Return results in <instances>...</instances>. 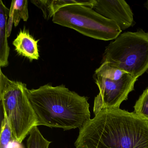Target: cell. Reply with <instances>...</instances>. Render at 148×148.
Masks as SVG:
<instances>
[{
  "mask_svg": "<svg viewBox=\"0 0 148 148\" xmlns=\"http://www.w3.org/2000/svg\"><path fill=\"white\" fill-rule=\"evenodd\" d=\"M9 148H24V147H22L21 143L14 141L10 144Z\"/></svg>",
  "mask_w": 148,
  "mask_h": 148,
  "instance_id": "obj_16",
  "label": "cell"
},
{
  "mask_svg": "<svg viewBox=\"0 0 148 148\" xmlns=\"http://www.w3.org/2000/svg\"><path fill=\"white\" fill-rule=\"evenodd\" d=\"M51 142L44 137L38 126L33 127L27 140V148H49Z\"/></svg>",
  "mask_w": 148,
  "mask_h": 148,
  "instance_id": "obj_13",
  "label": "cell"
},
{
  "mask_svg": "<svg viewBox=\"0 0 148 148\" xmlns=\"http://www.w3.org/2000/svg\"><path fill=\"white\" fill-rule=\"evenodd\" d=\"M95 82L99 93L95 97L93 112L97 115L105 108H118L128 99L129 93L133 90L137 79L126 73L117 81H113L95 76Z\"/></svg>",
  "mask_w": 148,
  "mask_h": 148,
  "instance_id": "obj_6",
  "label": "cell"
},
{
  "mask_svg": "<svg viewBox=\"0 0 148 148\" xmlns=\"http://www.w3.org/2000/svg\"><path fill=\"white\" fill-rule=\"evenodd\" d=\"M28 97L38 118V126L64 131L82 128L90 119L88 98L64 85L50 84L28 90Z\"/></svg>",
  "mask_w": 148,
  "mask_h": 148,
  "instance_id": "obj_2",
  "label": "cell"
},
{
  "mask_svg": "<svg viewBox=\"0 0 148 148\" xmlns=\"http://www.w3.org/2000/svg\"><path fill=\"white\" fill-rule=\"evenodd\" d=\"M31 2L42 10L44 18L48 20L53 18L58 10L66 6L79 5L92 8L94 0H34Z\"/></svg>",
  "mask_w": 148,
  "mask_h": 148,
  "instance_id": "obj_9",
  "label": "cell"
},
{
  "mask_svg": "<svg viewBox=\"0 0 148 148\" xmlns=\"http://www.w3.org/2000/svg\"><path fill=\"white\" fill-rule=\"evenodd\" d=\"M147 6H148V1L147 2Z\"/></svg>",
  "mask_w": 148,
  "mask_h": 148,
  "instance_id": "obj_18",
  "label": "cell"
},
{
  "mask_svg": "<svg viewBox=\"0 0 148 148\" xmlns=\"http://www.w3.org/2000/svg\"><path fill=\"white\" fill-rule=\"evenodd\" d=\"M79 130L76 148H148V123L119 107L102 109Z\"/></svg>",
  "mask_w": 148,
  "mask_h": 148,
  "instance_id": "obj_1",
  "label": "cell"
},
{
  "mask_svg": "<svg viewBox=\"0 0 148 148\" xmlns=\"http://www.w3.org/2000/svg\"><path fill=\"white\" fill-rule=\"evenodd\" d=\"M134 112L148 123V92L144 91L134 106Z\"/></svg>",
  "mask_w": 148,
  "mask_h": 148,
  "instance_id": "obj_14",
  "label": "cell"
},
{
  "mask_svg": "<svg viewBox=\"0 0 148 148\" xmlns=\"http://www.w3.org/2000/svg\"><path fill=\"white\" fill-rule=\"evenodd\" d=\"M52 21L55 24L100 40H115L122 31L114 21L105 18L91 8L82 5L62 8L55 13Z\"/></svg>",
  "mask_w": 148,
  "mask_h": 148,
  "instance_id": "obj_5",
  "label": "cell"
},
{
  "mask_svg": "<svg viewBox=\"0 0 148 148\" xmlns=\"http://www.w3.org/2000/svg\"><path fill=\"white\" fill-rule=\"evenodd\" d=\"M0 70V99L4 118L10 125L14 140L21 143L33 127L38 126V118L26 84L11 80Z\"/></svg>",
  "mask_w": 148,
  "mask_h": 148,
  "instance_id": "obj_3",
  "label": "cell"
},
{
  "mask_svg": "<svg viewBox=\"0 0 148 148\" xmlns=\"http://www.w3.org/2000/svg\"><path fill=\"white\" fill-rule=\"evenodd\" d=\"M146 90H147V91L148 92V88H147V89H146Z\"/></svg>",
  "mask_w": 148,
  "mask_h": 148,
  "instance_id": "obj_17",
  "label": "cell"
},
{
  "mask_svg": "<svg viewBox=\"0 0 148 148\" xmlns=\"http://www.w3.org/2000/svg\"><path fill=\"white\" fill-rule=\"evenodd\" d=\"M39 40H36L24 28L21 29L15 39L13 42L15 51L18 54L27 58L30 60H38L40 57L38 43Z\"/></svg>",
  "mask_w": 148,
  "mask_h": 148,
  "instance_id": "obj_8",
  "label": "cell"
},
{
  "mask_svg": "<svg viewBox=\"0 0 148 148\" xmlns=\"http://www.w3.org/2000/svg\"><path fill=\"white\" fill-rule=\"evenodd\" d=\"M103 56V62L137 79L148 69V33L140 30L120 34Z\"/></svg>",
  "mask_w": 148,
  "mask_h": 148,
  "instance_id": "obj_4",
  "label": "cell"
},
{
  "mask_svg": "<svg viewBox=\"0 0 148 148\" xmlns=\"http://www.w3.org/2000/svg\"><path fill=\"white\" fill-rule=\"evenodd\" d=\"M14 141L10 125L7 120L4 118L1 123L0 148H9L10 144Z\"/></svg>",
  "mask_w": 148,
  "mask_h": 148,
  "instance_id": "obj_15",
  "label": "cell"
},
{
  "mask_svg": "<svg viewBox=\"0 0 148 148\" xmlns=\"http://www.w3.org/2000/svg\"><path fill=\"white\" fill-rule=\"evenodd\" d=\"M126 73H127L124 71L111 66L107 62H103L95 71V76L102 77L109 80L117 81L121 79Z\"/></svg>",
  "mask_w": 148,
  "mask_h": 148,
  "instance_id": "obj_12",
  "label": "cell"
},
{
  "mask_svg": "<svg viewBox=\"0 0 148 148\" xmlns=\"http://www.w3.org/2000/svg\"><path fill=\"white\" fill-rule=\"evenodd\" d=\"M10 10L0 0V66L6 67L8 65L10 47L8 41L7 19Z\"/></svg>",
  "mask_w": 148,
  "mask_h": 148,
  "instance_id": "obj_10",
  "label": "cell"
},
{
  "mask_svg": "<svg viewBox=\"0 0 148 148\" xmlns=\"http://www.w3.org/2000/svg\"><path fill=\"white\" fill-rule=\"evenodd\" d=\"M92 9L114 21L122 31L131 26L134 22L133 13L124 0H95Z\"/></svg>",
  "mask_w": 148,
  "mask_h": 148,
  "instance_id": "obj_7",
  "label": "cell"
},
{
  "mask_svg": "<svg viewBox=\"0 0 148 148\" xmlns=\"http://www.w3.org/2000/svg\"><path fill=\"white\" fill-rule=\"evenodd\" d=\"M28 2L27 0H14L12 1L7 24L8 37L11 34L13 24L16 27L18 25L21 19L24 21L28 19Z\"/></svg>",
  "mask_w": 148,
  "mask_h": 148,
  "instance_id": "obj_11",
  "label": "cell"
}]
</instances>
